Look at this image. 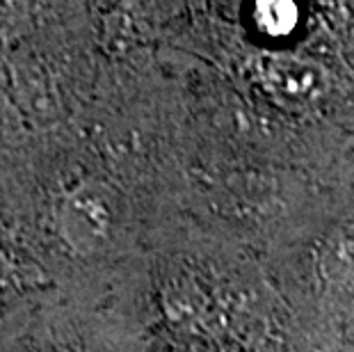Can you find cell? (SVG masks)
Instances as JSON below:
<instances>
[{
  "mask_svg": "<svg viewBox=\"0 0 354 352\" xmlns=\"http://www.w3.org/2000/svg\"><path fill=\"white\" fill-rule=\"evenodd\" d=\"M263 87L288 108H306L318 103L329 89V73L308 57L274 55L259 66Z\"/></svg>",
  "mask_w": 354,
  "mask_h": 352,
  "instance_id": "1",
  "label": "cell"
},
{
  "mask_svg": "<svg viewBox=\"0 0 354 352\" xmlns=\"http://www.w3.org/2000/svg\"><path fill=\"white\" fill-rule=\"evenodd\" d=\"M59 234L78 254H92L103 245L110 231V208L96 188H78L66 194L57 213Z\"/></svg>",
  "mask_w": 354,
  "mask_h": 352,
  "instance_id": "2",
  "label": "cell"
},
{
  "mask_svg": "<svg viewBox=\"0 0 354 352\" xmlns=\"http://www.w3.org/2000/svg\"><path fill=\"white\" fill-rule=\"evenodd\" d=\"M297 10L292 0H259L256 24L268 35H286L295 26Z\"/></svg>",
  "mask_w": 354,
  "mask_h": 352,
  "instance_id": "3",
  "label": "cell"
},
{
  "mask_svg": "<svg viewBox=\"0 0 354 352\" xmlns=\"http://www.w3.org/2000/svg\"><path fill=\"white\" fill-rule=\"evenodd\" d=\"M14 281H17V275H14L12 261L0 252V299H5L10 295V290L14 288Z\"/></svg>",
  "mask_w": 354,
  "mask_h": 352,
  "instance_id": "4",
  "label": "cell"
}]
</instances>
